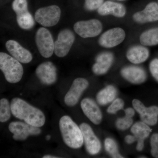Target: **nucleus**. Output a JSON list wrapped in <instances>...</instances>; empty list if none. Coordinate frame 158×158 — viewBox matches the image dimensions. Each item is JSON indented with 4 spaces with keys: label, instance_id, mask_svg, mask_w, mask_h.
Here are the masks:
<instances>
[{
    "label": "nucleus",
    "instance_id": "f257e3e1",
    "mask_svg": "<svg viewBox=\"0 0 158 158\" xmlns=\"http://www.w3.org/2000/svg\"><path fill=\"white\" fill-rule=\"evenodd\" d=\"M11 107V113L15 117L24 120L28 124L40 127L45 123V117L42 111L22 99L13 98Z\"/></svg>",
    "mask_w": 158,
    "mask_h": 158
},
{
    "label": "nucleus",
    "instance_id": "f03ea898",
    "mask_svg": "<svg viewBox=\"0 0 158 158\" xmlns=\"http://www.w3.org/2000/svg\"><path fill=\"white\" fill-rule=\"evenodd\" d=\"M59 125L63 141L67 146L73 149L81 147L84 142L81 131L69 116L61 117Z\"/></svg>",
    "mask_w": 158,
    "mask_h": 158
},
{
    "label": "nucleus",
    "instance_id": "7ed1b4c3",
    "mask_svg": "<svg viewBox=\"0 0 158 158\" xmlns=\"http://www.w3.org/2000/svg\"><path fill=\"white\" fill-rule=\"evenodd\" d=\"M0 69L6 81L11 84L19 82L23 74V68L19 61L4 52L0 53Z\"/></svg>",
    "mask_w": 158,
    "mask_h": 158
},
{
    "label": "nucleus",
    "instance_id": "20e7f679",
    "mask_svg": "<svg viewBox=\"0 0 158 158\" xmlns=\"http://www.w3.org/2000/svg\"><path fill=\"white\" fill-rule=\"evenodd\" d=\"M61 9L56 6H51L38 9L35 12V19L44 27L56 25L60 19Z\"/></svg>",
    "mask_w": 158,
    "mask_h": 158
},
{
    "label": "nucleus",
    "instance_id": "39448f33",
    "mask_svg": "<svg viewBox=\"0 0 158 158\" xmlns=\"http://www.w3.org/2000/svg\"><path fill=\"white\" fill-rule=\"evenodd\" d=\"M74 30L82 38H87L98 36L102 30V24L98 19H92L77 22L74 25Z\"/></svg>",
    "mask_w": 158,
    "mask_h": 158
},
{
    "label": "nucleus",
    "instance_id": "423d86ee",
    "mask_svg": "<svg viewBox=\"0 0 158 158\" xmlns=\"http://www.w3.org/2000/svg\"><path fill=\"white\" fill-rule=\"evenodd\" d=\"M36 43L40 53L46 58L52 56L54 52V42L50 32L41 27L36 34Z\"/></svg>",
    "mask_w": 158,
    "mask_h": 158
},
{
    "label": "nucleus",
    "instance_id": "0eeeda50",
    "mask_svg": "<svg viewBox=\"0 0 158 158\" xmlns=\"http://www.w3.org/2000/svg\"><path fill=\"white\" fill-rule=\"evenodd\" d=\"M9 129L13 134V139L16 141H23L29 136L38 135L41 133L39 127L21 122H12L9 124Z\"/></svg>",
    "mask_w": 158,
    "mask_h": 158
},
{
    "label": "nucleus",
    "instance_id": "6e6552de",
    "mask_svg": "<svg viewBox=\"0 0 158 158\" xmlns=\"http://www.w3.org/2000/svg\"><path fill=\"white\" fill-rule=\"evenodd\" d=\"M75 35L68 29L62 30L58 35V39L54 44V52L59 57H64L69 52L74 42Z\"/></svg>",
    "mask_w": 158,
    "mask_h": 158
},
{
    "label": "nucleus",
    "instance_id": "1a4fd4ad",
    "mask_svg": "<svg viewBox=\"0 0 158 158\" xmlns=\"http://www.w3.org/2000/svg\"><path fill=\"white\" fill-rule=\"evenodd\" d=\"M125 37V32L123 29L114 28L108 30L102 34L99 39L98 43L105 48H112L121 44Z\"/></svg>",
    "mask_w": 158,
    "mask_h": 158
},
{
    "label": "nucleus",
    "instance_id": "9d476101",
    "mask_svg": "<svg viewBox=\"0 0 158 158\" xmlns=\"http://www.w3.org/2000/svg\"><path fill=\"white\" fill-rule=\"evenodd\" d=\"M88 85L89 83L86 79L83 78L76 79L64 98L65 104L70 107L75 106Z\"/></svg>",
    "mask_w": 158,
    "mask_h": 158
},
{
    "label": "nucleus",
    "instance_id": "9b49d317",
    "mask_svg": "<svg viewBox=\"0 0 158 158\" xmlns=\"http://www.w3.org/2000/svg\"><path fill=\"white\" fill-rule=\"evenodd\" d=\"M80 127L83 134L84 142L87 152L92 155L97 154L101 149V144L92 128L86 123H82Z\"/></svg>",
    "mask_w": 158,
    "mask_h": 158
},
{
    "label": "nucleus",
    "instance_id": "f8f14e48",
    "mask_svg": "<svg viewBox=\"0 0 158 158\" xmlns=\"http://www.w3.org/2000/svg\"><path fill=\"white\" fill-rule=\"evenodd\" d=\"M133 107L140 114L142 122L149 126H154L158 121V107L152 106L146 107L143 103L138 99H134L132 101Z\"/></svg>",
    "mask_w": 158,
    "mask_h": 158
},
{
    "label": "nucleus",
    "instance_id": "ddd939ff",
    "mask_svg": "<svg viewBox=\"0 0 158 158\" xmlns=\"http://www.w3.org/2000/svg\"><path fill=\"white\" fill-rule=\"evenodd\" d=\"M36 73L41 83L44 85H52L56 81L57 69L52 62L41 63L36 69Z\"/></svg>",
    "mask_w": 158,
    "mask_h": 158
},
{
    "label": "nucleus",
    "instance_id": "4468645a",
    "mask_svg": "<svg viewBox=\"0 0 158 158\" xmlns=\"http://www.w3.org/2000/svg\"><path fill=\"white\" fill-rule=\"evenodd\" d=\"M133 19L140 24L154 22L158 21V4L155 2L148 3L143 10L133 15Z\"/></svg>",
    "mask_w": 158,
    "mask_h": 158
},
{
    "label": "nucleus",
    "instance_id": "2eb2a0df",
    "mask_svg": "<svg viewBox=\"0 0 158 158\" xmlns=\"http://www.w3.org/2000/svg\"><path fill=\"white\" fill-rule=\"evenodd\" d=\"M81 107L85 116L94 124H99L101 123L102 118L101 111L92 99L84 98L81 102Z\"/></svg>",
    "mask_w": 158,
    "mask_h": 158
},
{
    "label": "nucleus",
    "instance_id": "dca6fc26",
    "mask_svg": "<svg viewBox=\"0 0 158 158\" xmlns=\"http://www.w3.org/2000/svg\"><path fill=\"white\" fill-rule=\"evenodd\" d=\"M6 48L12 57L22 63H28L33 59L32 54L27 50L24 48L17 41L8 40L6 43Z\"/></svg>",
    "mask_w": 158,
    "mask_h": 158
},
{
    "label": "nucleus",
    "instance_id": "f3484780",
    "mask_svg": "<svg viewBox=\"0 0 158 158\" xmlns=\"http://www.w3.org/2000/svg\"><path fill=\"white\" fill-rule=\"evenodd\" d=\"M122 76L134 84H141L147 79V75L144 69L139 66L129 65L123 67L121 70Z\"/></svg>",
    "mask_w": 158,
    "mask_h": 158
},
{
    "label": "nucleus",
    "instance_id": "a211bd4d",
    "mask_svg": "<svg viewBox=\"0 0 158 158\" xmlns=\"http://www.w3.org/2000/svg\"><path fill=\"white\" fill-rule=\"evenodd\" d=\"M96 63L92 66V71L97 75L106 73L112 66L114 61V55L109 52L98 54L96 57Z\"/></svg>",
    "mask_w": 158,
    "mask_h": 158
},
{
    "label": "nucleus",
    "instance_id": "6ab92c4d",
    "mask_svg": "<svg viewBox=\"0 0 158 158\" xmlns=\"http://www.w3.org/2000/svg\"><path fill=\"white\" fill-rule=\"evenodd\" d=\"M98 12L102 16L112 15L117 18H123L126 14V9L121 3L108 1L103 3L98 9Z\"/></svg>",
    "mask_w": 158,
    "mask_h": 158
},
{
    "label": "nucleus",
    "instance_id": "aec40b11",
    "mask_svg": "<svg viewBox=\"0 0 158 158\" xmlns=\"http://www.w3.org/2000/svg\"><path fill=\"white\" fill-rule=\"evenodd\" d=\"M131 131L138 141L136 149L141 151L144 148V139L149 135L152 130L148 125L143 122H138L133 126Z\"/></svg>",
    "mask_w": 158,
    "mask_h": 158
},
{
    "label": "nucleus",
    "instance_id": "412c9836",
    "mask_svg": "<svg viewBox=\"0 0 158 158\" xmlns=\"http://www.w3.org/2000/svg\"><path fill=\"white\" fill-rule=\"evenodd\" d=\"M126 56L128 60L133 64H140L148 59L149 51L143 46H134L128 50Z\"/></svg>",
    "mask_w": 158,
    "mask_h": 158
},
{
    "label": "nucleus",
    "instance_id": "4be33fe9",
    "mask_svg": "<svg viewBox=\"0 0 158 158\" xmlns=\"http://www.w3.org/2000/svg\"><path fill=\"white\" fill-rule=\"evenodd\" d=\"M117 93L115 87L113 85H108L97 94V101L102 106L107 105L115 99Z\"/></svg>",
    "mask_w": 158,
    "mask_h": 158
},
{
    "label": "nucleus",
    "instance_id": "5701e85b",
    "mask_svg": "<svg viewBox=\"0 0 158 158\" xmlns=\"http://www.w3.org/2000/svg\"><path fill=\"white\" fill-rule=\"evenodd\" d=\"M140 42L145 46H152L158 44V27L149 29L143 32L140 36Z\"/></svg>",
    "mask_w": 158,
    "mask_h": 158
},
{
    "label": "nucleus",
    "instance_id": "b1692460",
    "mask_svg": "<svg viewBox=\"0 0 158 158\" xmlns=\"http://www.w3.org/2000/svg\"><path fill=\"white\" fill-rule=\"evenodd\" d=\"M16 20L19 26L24 30H30L35 24L34 18L29 11L16 14Z\"/></svg>",
    "mask_w": 158,
    "mask_h": 158
},
{
    "label": "nucleus",
    "instance_id": "393cba45",
    "mask_svg": "<svg viewBox=\"0 0 158 158\" xmlns=\"http://www.w3.org/2000/svg\"><path fill=\"white\" fill-rule=\"evenodd\" d=\"M11 107L8 100L2 98L0 101V121L4 123L11 117Z\"/></svg>",
    "mask_w": 158,
    "mask_h": 158
},
{
    "label": "nucleus",
    "instance_id": "a878e982",
    "mask_svg": "<svg viewBox=\"0 0 158 158\" xmlns=\"http://www.w3.org/2000/svg\"><path fill=\"white\" fill-rule=\"evenodd\" d=\"M105 147L108 153L113 158H123L118 153L117 144L112 138H107L105 140Z\"/></svg>",
    "mask_w": 158,
    "mask_h": 158
},
{
    "label": "nucleus",
    "instance_id": "bb28decb",
    "mask_svg": "<svg viewBox=\"0 0 158 158\" xmlns=\"http://www.w3.org/2000/svg\"><path fill=\"white\" fill-rule=\"evenodd\" d=\"M27 0H14L12 4V8L16 14L27 11Z\"/></svg>",
    "mask_w": 158,
    "mask_h": 158
},
{
    "label": "nucleus",
    "instance_id": "cd10ccee",
    "mask_svg": "<svg viewBox=\"0 0 158 158\" xmlns=\"http://www.w3.org/2000/svg\"><path fill=\"white\" fill-rule=\"evenodd\" d=\"M133 122L132 118L125 116L124 117L119 118L116 122V126L118 129H127L132 125Z\"/></svg>",
    "mask_w": 158,
    "mask_h": 158
},
{
    "label": "nucleus",
    "instance_id": "c85d7f7f",
    "mask_svg": "<svg viewBox=\"0 0 158 158\" xmlns=\"http://www.w3.org/2000/svg\"><path fill=\"white\" fill-rule=\"evenodd\" d=\"M124 103L122 99L117 98L114 100L107 109V112L110 114H115L124 107Z\"/></svg>",
    "mask_w": 158,
    "mask_h": 158
},
{
    "label": "nucleus",
    "instance_id": "c756f323",
    "mask_svg": "<svg viewBox=\"0 0 158 158\" xmlns=\"http://www.w3.org/2000/svg\"><path fill=\"white\" fill-rule=\"evenodd\" d=\"M104 2V0H85V7L88 11H94L98 9Z\"/></svg>",
    "mask_w": 158,
    "mask_h": 158
},
{
    "label": "nucleus",
    "instance_id": "7c9ffc66",
    "mask_svg": "<svg viewBox=\"0 0 158 158\" xmlns=\"http://www.w3.org/2000/svg\"><path fill=\"white\" fill-rule=\"evenodd\" d=\"M152 155L155 158H158V134H153L151 138Z\"/></svg>",
    "mask_w": 158,
    "mask_h": 158
},
{
    "label": "nucleus",
    "instance_id": "2f4dec72",
    "mask_svg": "<svg viewBox=\"0 0 158 158\" xmlns=\"http://www.w3.org/2000/svg\"><path fill=\"white\" fill-rule=\"evenodd\" d=\"M149 69L154 78L158 82V59H153L151 62Z\"/></svg>",
    "mask_w": 158,
    "mask_h": 158
},
{
    "label": "nucleus",
    "instance_id": "473e14b6",
    "mask_svg": "<svg viewBox=\"0 0 158 158\" xmlns=\"http://www.w3.org/2000/svg\"><path fill=\"white\" fill-rule=\"evenodd\" d=\"M126 116L130 117H132L135 115V111L132 108H128L125 110Z\"/></svg>",
    "mask_w": 158,
    "mask_h": 158
},
{
    "label": "nucleus",
    "instance_id": "72a5a7b5",
    "mask_svg": "<svg viewBox=\"0 0 158 158\" xmlns=\"http://www.w3.org/2000/svg\"><path fill=\"white\" fill-rule=\"evenodd\" d=\"M137 141L135 136H132L129 135L125 137V141L127 143L129 144L134 143L135 141Z\"/></svg>",
    "mask_w": 158,
    "mask_h": 158
},
{
    "label": "nucleus",
    "instance_id": "f704fd0d",
    "mask_svg": "<svg viewBox=\"0 0 158 158\" xmlns=\"http://www.w3.org/2000/svg\"><path fill=\"white\" fill-rule=\"evenodd\" d=\"M43 158H59L58 157L55 156H53L51 155H46L44 156L43 157Z\"/></svg>",
    "mask_w": 158,
    "mask_h": 158
},
{
    "label": "nucleus",
    "instance_id": "c9c22d12",
    "mask_svg": "<svg viewBox=\"0 0 158 158\" xmlns=\"http://www.w3.org/2000/svg\"><path fill=\"white\" fill-rule=\"evenodd\" d=\"M51 139V136L50 135H47L46 136V139L47 140H49Z\"/></svg>",
    "mask_w": 158,
    "mask_h": 158
},
{
    "label": "nucleus",
    "instance_id": "e433bc0d",
    "mask_svg": "<svg viewBox=\"0 0 158 158\" xmlns=\"http://www.w3.org/2000/svg\"><path fill=\"white\" fill-rule=\"evenodd\" d=\"M116 1H125V0H116Z\"/></svg>",
    "mask_w": 158,
    "mask_h": 158
},
{
    "label": "nucleus",
    "instance_id": "4c0bfd02",
    "mask_svg": "<svg viewBox=\"0 0 158 158\" xmlns=\"http://www.w3.org/2000/svg\"></svg>",
    "mask_w": 158,
    "mask_h": 158
}]
</instances>
